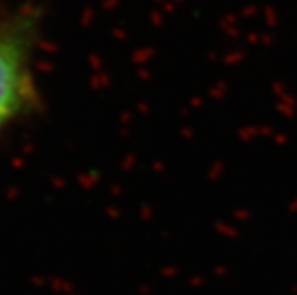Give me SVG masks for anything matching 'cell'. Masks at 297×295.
Returning <instances> with one entry per match:
<instances>
[{
  "mask_svg": "<svg viewBox=\"0 0 297 295\" xmlns=\"http://www.w3.org/2000/svg\"><path fill=\"white\" fill-rule=\"evenodd\" d=\"M37 102L31 71V29L27 23L0 31V129Z\"/></svg>",
  "mask_w": 297,
  "mask_h": 295,
  "instance_id": "6da1fadb",
  "label": "cell"
}]
</instances>
